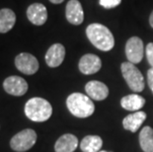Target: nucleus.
Returning <instances> with one entry per match:
<instances>
[{
    "label": "nucleus",
    "instance_id": "f257e3e1",
    "mask_svg": "<svg viewBox=\"0 0 153 152\" xmlns=\"http://www.w3.org/2000/svg\"><path fill=\"white\" fill-rule=\"evenodd\" d=\"M86 35L93 46L100 50L109 51L115 46L112 32L102 24H90L86 29Z\"/></svg>",
    "mask_w": 153,
    "mask_h": 152
},
{
    "label": "nucleus",
    "instance_id": "f03ea898",
    "mask_svg": "<svg viewBox=\"0 0 153 152\" xmlns=\"http://www.w3.org/2000/svg\"><path fill=\"white\" fill-rule=\"evenodd\" d=\"M66 106L74 117L81 119L90 117L95 111V105L90 97L81 93H72L68 96Z\"/></svg>",
    "mask_w": 153,
    "mask_h": 152
},
{
    "label": "nucleus",
    "instance_id": "7ed1b4c3",
    "mask_svg": "<svg viewBox=\"0 0 153 152\" xmlns=\"http://www.w3.org/2000/svg\"><path fill=\"white\" fill-rule=\"evenodd\" d=\"M25 114L33 122H45L51 117L53 107L45 99L35 97L26 103Z\"/></svg>",
    "mask_w": 153,
    "mask_h": 152
},
{
    "label": "nucleus",
    "instance_id": "20e7f679",
    "mask_svg": "<svg viewBox=\"0 0 153 152\" xmlns=\"http://www.w3.org/2000/svg\"><path fill=\"white\" fill-rule=\"evenodd\" d=\"M123 76L126 84L134 92H141L144 89V78L139 69L131 62H123L120 65Z\"/></svg>",
    "mask_w": 153,
    "mask_h": 152
},
{
    "label": "nucleus",
    "instance_id": "39448f33",
    "mask_svg": "<svg viewBox=\"0 0 153 152\" xmlns=\"http://www.w3.org/2000/svg\"><path fill=\"white\" fill-rule=\"evenodd\" d=\"M37 141V133L34 129L26 128L24 130L18 132L12 137L10 146L14 151L25 152L31 149Z\"/></svg>",
    "mask_w": 153,
    "mask_h": 152
},
{
    "label": "nucleus",
    "instance_id": "423d86ee",
    "mask_svg": "<svg viewBox=\"0 0 153 152\" xmlns=\"http://www.w3.org/2000/svg\"><path fill=\"white\" fill-rule=\"evenodd\" d=\"M144 47L143 42L138 37H132L126 42V56L129 62L133 64L139 63L143 59Z\"/></svg>",
    "mask_w": 153,
    "mask_h": 152
},
{
    "label": "nucleus",
    "instance_id": "0eeeda50",
    "mask_svg": "<svg viewBox=\"0 0 153 152\" xmlns=\"http://www.w3.org/2000/svg\"><path fill=\"white\" fill-rule=\"evenodd\" d=\"M15 65L22 73L32 75L39 70V61L34 56L28 53L18 54L15 59Z\"/></svg>",
    "mask_w": 153,
    "mask_h": 152
},
{
    "label": "nucleus",
    "instance_id": "6e6552de",
    "mask_svg": "<svg viewBox=\"0 0 153 152\" xmlns=\"http://www.w3.org/2000/svg\"><path fill=\"white\" fill-rule=\"evenodd\" d=\"M3 88L6 92L13 96H23L28 91L27 81L19 76L7 77L3 82Z\"/></svg>",
    "mask_w": 153,
    "mask_h": 152
},
{
    "label": "nucleus",
    "instance_id": "1a4fd4ad",
    "mask_svg": "<svg viewBox=\"0 0 153 152\" xmlns=\"http://www.w3.org/2000/svg\"><path fill=\"white\" fill-rule=\"evenodd\" d=\"M101 67H102V61H101L100 57L95 54H85L79 60V70L86 75L98 72Z\"/></svg>",
    "mask_w": 153,
    "mask_h": 152
},
{
    "label": "nucleus",
    "instance_id": "9d476101",
    "mask_svg": "<svg viewBox=\"0 0 153 152\" xmlns=\"http://www.w3.org/2000/svg\"><path fill=\"white\" fill-rule=\"evenodd\" d=\"M27 17L32 24L42 26L48 20V10L42 3H34L27 9Z\"/></svg>",
    "mask_w": 153,
    "mask_h": 152
},
{
    "label": "nucleus",
    "instance_id": "9b49d317",
    "mask_svg": "<svg viewBox=\"0 0 153 152\" xmlns=\"http://www.w3.org/2000/svg\"><path fill=\"white\" fill-rule=\"evenodd\" d=\"M67 21L72 25H80L84 21V12L78 0H69L65 8Z\"/></svg>",
    "mask_w": 153,
    "mask_h": 152
},
{
    "label": "nucleus",
    "instance_id": "f8f14e48",
    "mask_svg": "<svg viewBox=\"0 0 153 152\" xmlns=\"http://www.w3.org/2000/svg\"><path fill=\"white\" fill-rule=\"evenodd\" d=\"M65 57V48L61 44H54L45 53V62L50 67L59 66Z\"/></svg>",
    "mask_w": 153,
    "mask_h": 152
},
{
    "label": "nucleus",
    "instance_id": "ddd939ff",
    "mask_svg": "<svg viewBox=\"0 0 153 152\" xmlns=\"http://www.w3.org/2000/svg\"><path fill=\"white\" fill-rule=\"evenodd\" d=\"M85 91L91 99L96 100V101L105 100L109 95V89L106 84L100 81H96V80L89 81L86 84Z\"/></svg>",
    "mask_w": 153,
    "mask_h": 152
},
{
    "label": "nucleus",
    "instance_id": "4468645a",
    "mask_svg": "<svg viewBox=\"0 0 153 152\" xmlns=\"http://www.w3.org/2000/svg\"><path fill=\"white\" fill-rule=\"evenodd\" d=\"M78 146V139L75 135L66 133L58 138L55 142V152H73Z\"/></svg>",
    "mask_w": 153,
    "mask_h": 152
},
{
    "label": "nucleus",
    "instance_id": "2eb2a0df",
    "mask_svg": "<svg viewBox=\"0 0 153 152\" xmlns=\"http://www.w3.org/2000/svg\"><path fill=\"white\" fill-rule=\"evenodd\" d=\"M145 119H146L145 113L141 111H137L136 113H133V114L126 116L123 121V125L126 130L135 132L141 127V125L143 124V122Z\"/></svg>",
    "mask_w": 153,
    "mask_h": 152
},
{
    "label": "nucleus",
    "instance_id": "dca6fc26",
    "mask_svg": "<svg viewBox=\"0 0 153 152\" xmlns=\"http://www.w3.org/2000/svg\"><path fill=\"white\" fill-rule=\"evenodd\" d=\"M120 105L125 110L137 112L145 105V99L137 94H131V95L125 96L122 98Z\"/></svg>",
    "mask_w": 153,
    "mask_h": 152
},
{
    "label": "nucleus",
    "instance_id": "f3484780",
    "mask_svg": "<svg viewBox=\"0 0 153 152\" xmlns=\"http://www.w3.org/2000/svg\"><path fill=\"white\" fill-rule=\"evenodd\" d=\"M16 15L11 9L4 8L0 10V33L5 34L14 27Z\"/></svg>",
    "mask_w": 153,
    "mask_h": 152
},
{
    "label": "nucleus",
    "instance_id": "a211bd4d",
    "mask_svg": "<svg viewBox=\"0 0 153 152\" xmlns=\"http://www.w3.org/2000/svg\"><path fill=\"white\" fill-rule=\"evenodd\" d=\"M103 145L102 138L98 135H87L80 143V148L83 152H98Z\"/></svg>",
    "mask_w": 153,
    "mask_h": 152
},
{
    "label": "nucleus",
    "instance_id": "6ab92c4d",
    "mask_svg": "<svg viewBox=\"0 0 153 152\" xmlns=\"http://www.w3.org/2000/svg\"><path fill=\"white\" fill-rule=\"evenodd\" d=\"M139 143L144 152H153V128L144 127L139 133Z\"/></svg>",
    "mask_w": 153,
    "mask_h": 152
},
{
    "label": "nucleus",
    "instance_id": "aec40b11",
    "mask_svg": "<svg viewBox=\"0 0 153 152\" xmlns=\"http://www.w3.org/2000/svg\"><path fill=\"white\" fill-rule=\"evenodd\" d=\"M120 2H122V0H100L99 3L104 8L111 9L114 7H117V6L120 4Z\"/></svg>",
    "mask_w": 153,
    "mask_h": 152
},
{
    "label": "nucleus",
    "instance_id": "412c9836",
    "mask_svg": "<svg viewBox=\"0 0 153 152\" xmlns=\"http://www.w3.org/2000/svg\"><path fill=\"white\" fill-rule=\"evenodd\" d=\"M146 57H147L148 63L153 68V43H149L146 46Z\"/></svg>",
    "mask_w": 153,
    "mask_h": 152
},
{
    "label": "nucleus",
    "instance_id": "4be33fe9",
    "mask_svg": "<svg viewBox=\"0 0 153 152\" xmlns=\"http://www.w3.org/2000/svg\"><path fill=\"white\" fill-rule=\"evenodd\" d=\"M147 82H148L149 88L151 89V91L153 93V68L152 67L147 71Z\"/></svg>",
    "mask_w": 153,
    "mask_h": 152
},
{
    "label": "nucleus",
    "instance_id": "5701e85b",
    "mask_svg": "<svg viewBox=\"0 0 153 152\" xmlns=\"http://www.w3.org/2000/svg\"><path fill=\"white\" fill-rule=\"evenodd\" d=\"M50 1L53 4H59V3H62L64 0H50Z\"/></svg>",
    "mask_w": 153,
    "mask_h": 152
},
{
    "label": "nucleus",
    "instance_id": "b1692460",
    "mask_svg": "<svg viewBox=\"0 0 153 152\" xmlns=\"http://www.w3.org/2000/svg\"><path fill=\"white\" fill-rule=\"evenodd\" d=\"M149 24H150V26L153 28V11L151 13L150 17H149Z\"/></svg>",
    "mask_w": 153,
    "mask_h": 152
},
{
    "label": "nucleus",
    "instance_id": "393cba45",
    "mask_svg": "<svg viewBox=\"0 0 153 152\" xmlns=\"http://www.w3.org/2000/svg\"><path fill=\"white\" fill-rule=\"evenodd\" d=\"M100 152H108V151H100Z\"/></svg>",
    "mask_w": 153,
    "mask_h": 152
}]
</instances>
